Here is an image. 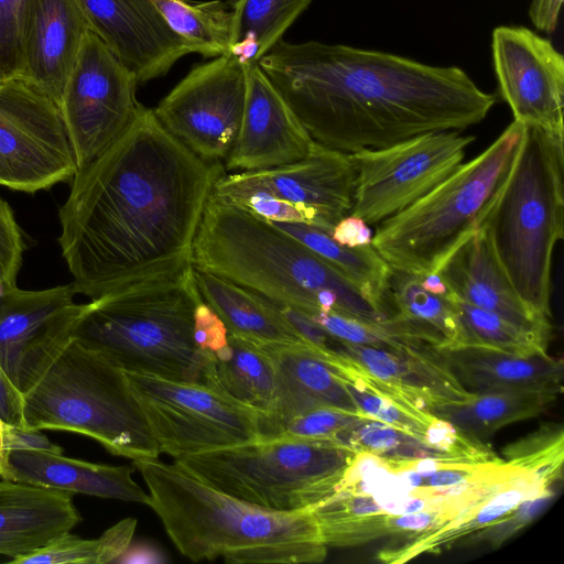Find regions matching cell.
I'll return each instance as SVG.
<instances>
[{
	"mask_svg": "<svg viewBox=\"0 0 564 564\" xmlns=\"http://www.w3.org/2000/svg\"><path fill=\"white\" fill-rule=\"evenodd\" d=\"M23 400L25 427L86 435L131 460L160 455L124 371L74 337Z\"/></svg>",
	"mask_w": 564,
	"mask_h": 564,
	"instance_id": "ba28073f",
	"label": "cell"
},
{
	"mask_svg": "<svg viewBox=\"0 0 564 564\" xmlns=\"http://www.w3.org/2000/svg\"><path fill=\"white\" fill-rule=\"evenodd\" d=\"M437 350L473 393L563 390V362L547 352L518 356L475 346Z\"/></svg>",
	"mask_w": 564,
	"mask_h": 564,
	"instance_id": "484cf974",
	"label": "cell"
},
{
	"mask_svg": "<svg viewBox=\"0 0 564 564\" xmlns=\"http://www.w3.org/2000/svg\"><path fill=\"white\" fill-rule=\"evenodd\" d=\"M124 373L160 454L176 460L261 437V413L214 388Z\"/></svg>",
	"mask_w": 564,
	"mask_h": 564,
	"instance_id": "30bf717a",
	"label": "cell"
},
{
	"mask_svg": "<svg viewBox=\"0 0 564 564\" xmlns=\"http://www.w3.org/2000/svg\"><path fill=\"white\" fill-rule=\"evenodd\" d=\"M339 445L354 453L367 452L391 459L433 458L457 462L402 431L367 417H360L352 424L343 434Z\"/></svg>",
	"mask_w": 564,
	"mask_h": 564,
	"instance_id": "8d00e7d4",
	"label": "cell"
},
{
	"mask_svg": "<svg viewBox=\"0 0 564 564\" xmlns=\"http://www.w3.org/2000/svg\"><path fill=\"white\" fill-rule=\"evenodd\" d=\"M438 274L447 292L550 341L551 318L535 313L519 296L481 228L452 254Z\"/></svg>",
	"mask_w": 564,
	"mask_h": 564,
	"instance_id": "603a6c76",
	"label": "cell"
},
{
	"mask_svg": "<svg viewBox=\"0 0 564 564\" xmlns=\"http://www.w3.org/2000/svg\"><path fill=\"white\" fill-rule=\"evenodd\" d=\"M6 422L0 417V478L10 479V473L7 463V451L3 444V432Z\"/></svg>",
	"mask_w": 564,
	"mask_h": 564,
	"instance_id": "816d5d0a",
	"label": "cell"
},
{
	"mask_svg": "<svg viewBox=\"0 0 564 564\" xmlns=\"http://www.w3.org/2000/svg\"><path fill=\"white\" fill-rule=\"evenodd\" d=\"M447 297L458 327L455 347H484L518 356L547 352L549 340L514 326L495 313L466 303L449 292Z\"/></svg>",
	"mask_w": 564,
	"mask_h": 564,
	"instance_id": "e575fe53",
	"label": "cell"
},
{
	"mask_svg": "<svg viewBox=\"0 0 564 564\" xmlns=\"http://www.w3.org/2000/svg\"><path fill=\"white\" fill-rule=\"evenodd\" d=\"M138 85L134 75L89 31L58 106L77 172L89 166L134 122L143 108L135 95Z\"/></svg>",
	"mask_w": 564,
	"mask_h": 564,
	"instance_id": "7c38bea8",
	"label": "cell"
},
{
	"mask_svg": "<svg viewBox=\"0 0 564 564\" xmlns=\"http://www.w3.org/2000/svg\"><path fill=\"white\" fill-rule=\"evenodd\" d=\"M90 30L144 84L191 51L151 0H78Z\"/></svg>",
	"mask_w": 564,
	"mask_h": 564,
	"instance_id": "d6986e66",
	"label": "cell"
},
{
	"mask_svg": "<svg viewBox=\"0 0 564 564\" xmlns=\"http://www.w3.org/2000/svg\"><path fill=\"white\" fill-rule=\"evenodd\" d=\"M355 454L328 442L276 436L187 455L174 463L248 503L292 512L332 496Z\"/></svg>",
	"mask_w": 564,
	"mask_h": 564,
	"instance_id": "9c48e42d",
	"label": "cell"
},
{
	"mask_svg": "<svg viewBox=\"0 0 564 564\" xmlns=\"http://www.w3.org/2000/svg\"><path fill=\"white\" fill-rule=\"evenodd\" d=\"M247 90L240 130L225 171H259L305 158L314 140L258 63L246 65Z\"/></svg>",
	"mask_w": 564,
	"mask_h": 564,
	"instance_id": "ffe728a7",
	"label": "cell"
},
{
	"mask_svg": "<svg viewBox=\"0 0 564 564\" xmlns=\"http://www.w3.org/2000/svg\"><path fill=\"white\" fill-rule=\"evenodd\" d=\"M273 224L299 239L343 274L383 319L391 316L388 289L391 268L371 245L350 248L335 241L332 231L314 225Z\"/></svg>",
	"mask_w": 564,
	"mask_h": 564,
	"instance_id": "f1b7e54d",
	"label": "cell"
},
{
	"mask_svg": "<svg viewBox=\"0 0 564 564\" xmlns=\"http://www.w3.org/2000/svg\"><path fill=\"white\" fill-rule=\"evenodd\" d=\"M192 264L276 305L383 321L343 274L299 239L213 193L194 240Z\"/></svg>",
	"mask_w": 564,
	"mask_h": 564,
	"instance_id": "277c9868",
	"label": "cell"
},
{
	"mask_svg": "<svg viewBox=\"0 0 564 564\" xmlns=\"http://www.w3.org/2000/svg\"><path fill=\"white\" fill-rule=\"evenodd\" d=\"M75 294L72 283L0 294V365L22 393L73 338L85 306Z\"/></svg>",
	"mask_w": 564,
	"mask_h": 564,
	"instance_id": "2e32d148",
	"label": "cell"
},
{
	"mask_svg": "<svg viewBox=\"0 0 564 564\" xmlns=\"http://www.w3.org/2000/svg\"><path fill=\"white\" fill-rule=\"evenodd\" d=\"M223 163L170 134L153 109L72 180L57 242L75 293L91 300L192 265L194 240Z\"/></svg>",
	"mask_w": 564,
	"mask_h": 564,
	"instance_id": "6da1fadb",
	"label": "cell"
},
{
	"mask_svg": "<svg viewBox=\"0 0 564 564\" xmlns=\"http://www.w3.org/2000/svg\"><path fill=\"white\" fill-rule=\"evenodd\" d=\"M0 417L7 424L25 427L23 393L14 386L1 365Z\"/></svg>",
	"mask_w": 564,
	"mask_h": 564,
	"instance_id": "bcb514c9",
	"label": "cell"
},
{
	"mask_svg": "<svg viewBox=\"0 0 564 564\" xmlns=\"http://www.w3.org/2000/svg\"><path fill=\"white\" fill-rule=\"evenodd\" d=\"M502 455L507 463L538 476L552 487L563 475V426L543 424L533 433L509 444Z\"/></svg>",
	"mask_w": 564,
	"mask_h": 564,
	"instance_id": "74e56055",
	"label": "cell"
},
{
	"mask_svg": "<svg viewBox=\"0 0 564 564\" xmlns=\"http://www.w3.org/2000/svg\"><path fill=\"white\" fill-rule=\"evenodd\" d=\"M24 248L13 210L0 198V294L17 286Z\"/></svg>",
	"mask_w": 564,
	"mask_h": 564,
	"instance_id": "7bdbcfd3",
	"label": "cell"
},
{
	"mask_svg": "<svg viewBox=\"0 0 564 564\" xmlns=\"http://www.w3.org/2000/svg\"><path fill=\"white\" fill-rule=\"evenodd\" d=\"M3 444L7 453L15 449L63 453V448L52 443L41 430L20 427L7 423L3 432Z\"/></svg>",
	"mask_w": 564,
	"mask_h": 564,
	"instance_id": "f6af8a7d",
	"label": "cell"
},
{
	"mask_svg": "<svg viewBox=\"0 0 564 564\" xmlns=\"http://www.w3.org/2000/svg\"><path fill=\"white\" fill-rule=\"evenodd\" d=\"M491 51L499 93L514 120L564 135V58L552 42L525 26L500 25Z\"/></svg>",
	"mask_w": 564,
	"mask_h": 564,
	"instance_id": "e0dca14e",
	"label": "cell"
},
{
	"mask_svg": "<svg viewBox=\"0 0 564 564\" xmlns=\"http://www.w3.org/2000/svg\"><path fill=\"white\" fill-rule=\"evenodd\" d=\"M76 172L58 106L20 77L1 82L0 186L34 194Z\"/></svg>",
	"mask_w": 564,
	"mask_h": 564,
	"instance_id": "4fadbf2b",
	"label": "cell"
},
{
	"mask_svg": "<svg viewBox=\"0 0 564 564\" xmlns=\"http://www.w3.org/2000/svg\"><path fill=\"white\" fill-rule=\"evenodd\" d=\"M232 10L228 55L242 65L258 63L313 0H227Z\"/></svg>",
	"mask_w": 564,
	"mask_h": 564,
	"instance_id": "4dcf8cb0",
	"label": "cell"
},
{
	"mask_svg": "<svg viewBox=\"0 0 564 564\" xmlns=\"http://www.w3.org/2000/svg\"><path fill=\"white\" fill-rule=\"evenodd\" d=\"M137 520L126 518L98 539H83L72 532L45 547L24 555L13 564H104L117 562L131 544Z\"/></svg>",
	"mask_w": 564,
	"mask_h": 564,
	"instance_id": "d590c367",
	"label": "cell"
},
{
	"mask_svg": "<svg viewBox=\"0 0 564 564\" xmlns=\"http://www.w3.org/2000/svg\"><path fill=\"white\" fill-rule=\"evenodd\" d=\"M563 140L523 124L512 165L480 225L519 296L547 318L553 251L564 235Z\"/></svg>",
	"mask_w": 564,
	"mask_h": 564,
	"instance_id": "8992f818",
	"label": "cell"
},
{
	"mask_svg": "<svg viewBox=\"0 0 564 564\" xmlns=\"http://www.w3.org/2000/svg\"><path fill=\"white\" fill-rule=\"evenodd\" d=\"M552 490L538 476L520 469L486 499L435 530L404 538L380 550L377 558L383 563H404L423 554H437L458 540L470 536L512 511L523 500Z\"/></svg>",
	"mask_w": 564,
	"mask_h": 564,
	"instance_id": "4316f807",
	"label": "cell"
},
{
	"mask_svg": "<svg viewBox=\"0 0 564 564\" xmlns=\"http://www.w3.org/2000/svg\"><path fill=\"white\" fill-rule=\"evenodd\" d=\"M392 316L424 334L436 349L455 347L457 322L447 297L424 290L420 276L391 268L388 279Z\"/></svg>",
	"mask_w": 564,
	"mask_h": 564,
	"instance_id": "d6a6232c",
	"label": "cell"
},
{
	"mask_svg": "<svg viewBox=\"0 0 564 564\" xmlns=\"http://www.w3.org/2000/svg\"><path fill=\"white\" fill-rule=\"evenodd\" d=\"M343 380L364 416L402 431L429 446L427 435L436 422L437 415L384 398L352 384L344 378Z\"/></svg>",
	"mask_w": 564,
	"mask_h": 564,
	"instance_id": "f35d334b",
	"label": "cell"
},
{
	"mask_svg": "<svg viewBox=\"0 0 564 564\" xmlns=\"http://www.w3.org/2000/svg\"><path fill=\"white\" fill-rule=\"evenodd\" d=\"M359 419L340 410L319 408L292 417L276 436L322 441L340 446L343 434Z\"/></svg>",
	"mask_w": 564,
	"mask_h": 564,
	"instance_id": "ab89813d",
	"label": "cell"
},
{
	"mask_svg": "<svg viewBox=\"0 0 564 564\" xmlns=\"http://www.w3.org/2000/svg\"><path fill=\"white\" fill-rule=\"evenodd\" d=\"M151 1L171 30L186 43L191 53H197L204 57H217L228 53L232 31V10L227 0Z\"/></svg>",
	"mask_w": 564,
	"mask_h": 564,
	"instance_id": "836d02e7",
	"label": "cell"
},
{
	"mask_svg": "<svg viewBox=\"0 0 564 564\" xmlns=\"http://www.w3.org/2000/svg\"><path fill=\"white\" fill-rule=\"evenodd\" d=\"M194 278L202 299L223 319L229 334L257 343H305L263 295L196 268Z\"/></svg>",
	"mask_w": 564,
	"mask_h": 564,
	"instance_id": "83f0119b",
	"label": "cell"
},
{
	"mask_svg": "<svg viewBox=\"0 0 564 564\" xmlns=\"http://www.w3.org/2000/svg\"><path fill=\"white\" fill-rule=\"evenodd\" d=\"M355 177L349 153L314 142L311 152L296 162L223 174L213 194L223 198L238 192H263L305 209L314 226L332 231L349 215Z\"/></svg>",
	"mask_w": 564,
	"mask_h": 564,
	"instance_id": "ac0fdd59",
	"label": "cell"
},
{
	"mask_svg": "<svg viewBox=\"0 0 564 564\" xmlns=\"http://www.w3.org/2000/svg\"><path fill=\"white\" fill-rule=\"evenodd\" d=\"M259 344L274 369L273 405L261 415V437H275L292 417L319 408L366 417L319 349L306 343Z\"/></svg>",
	"mask_w": 564,
	"mask_h": 564,
	"instance_id": "44dd1931",
	"label": "cell"
},
{
	"mask_svg": "<svg viewBox=\"0 0 564 564\" xmlns=\"http://www.w3.org/2000/svg\"><path fill=\"white\" fill-rule=\"evenodd\" d=\"M523 124L513 120L480 154L420 199L377 224L371 246L390 268L438 273L481 225L514 160Z\"/></svg>",
	"mask_w": 564,
	"mask_h": 564,
	"instance_id": "52a82bcc",
	"label": "cell"
},
{
	"mask_svg": "<svg viewBox=\"0 0 564 564\" xmlns=\"http://www.w3.org/2000/svg\"><path fill=\"white\" fill-rule=\"evenodd\" d=\"M200 300L192 264L86 303L73 337L126 372L206 384L212 359L194 338Z\"/></svg>",
	"mask_w": 564,
	"mask_h": 564,
	"instance_id": "5b68a950",
	"label": "cell"
},
{
	"mask_svg": "<svg viewBox=\"0 0 564 564\" xmlns=\"http://www.w3.org/2000/svg\"><path fill=\"white\" fill-rule=\"evenodd\" d=\"M313 140L345 153L482 121L496 96L457 66L283 40L258 62Z\"/></svg>",
	"mask_w": 564,
	"mask_h": 564,
	"instance_id": "7a4b0ae2",
	"label": "cell"
},
{
	"mask_svg": "<svg viewBox=\"0 0 564 564\" xmlns=\"http://www.w3.org/2000/svg\"><path fill=\"white\" fill-rule=\"evenodd\" d=\"M246 90V66L224 54L195 65L153 112L198 158L224 164L240 130Z\"/></svg>",
	"mask_w": 564,
	"mask_h": 564,
	"instance_id": "5bb4252c",
	"label": "cell"
},
{
	"mask_svg": "<svg viewBox=\"0 0 564 564\" xmlns=\"http://www.w3.org/2000/svg\"><path fill=\"white\" fill-rule=\"evenodd\" d=\"M80 521L74 494L0 479V555L9 563L72 532Z\"/></svg>",
	"mask_w": 564,
	"mask_h": 564,
	"instance_id": "cb8c5ba5",
	"label": "cell"
},
{
	"mask_svg": "<svg viewBox=\"0 0 564 564\" xmlns=\"http://www.w3.org/2000/svg\"><path fill=\"white\" fill-rule=\"evenodd\" d=\"M330 235L335 241L350 248L371 245L373 236L368 224L352 215L343 217Z\"/></svg>",
	"mask_w": 564,
	"mask_h": 564,
	"instance_id": "7dc6e473",
	"label": "cell"
},
{
	"mask_svg": "<svg viewBox=\"0 0 564 564\" xmlns=\"http://www.w3.org/2000/svg\"><path fill=\"white\" fill-rule=\"evenodd\" d=\"M323 357L348 382L432 413L474 395L432 347L384 349L338 341Z\"/></svg>",
	"mask_w": 564,
	"mask_h": 564,
	"instance_id": "9a60e30c",
	"label": "cell"
},
{
	"mask_svg": "<svg viewBox=\"0 0 564 564\" xmlns=\"http://www.w3.org/2000/svg\"><path fill=\"white\" fill-rule=\"evenodd\" d=\"M124 563H161L164 562L162 555L151 546H134L128 550L117 560Z\"/></svg>",
	"mask_w": 564,
	"mask_h": 564,
	"instance_id": "681fc988",
	"label": "cell"
},
{
	"mask_svg": "<svg viewBox=\"0 0 564 564\" xmlns=\"http://www.w3.org/2000/svg\"><path fill=\"white\" fill-rule=\"evenodd\" d=\"M228 335L223 319L202 299L194 313V338L199 350L212 359L227 344Z\"/></svg>",
	"mask_w": 564,
	"mask_h": 564,
	"instance_id": "ee69618b",
	"label": "cell"
},
{
	"mask_svg": "<svg viewBox=\"0 0 564 564\" xmlns=\"http://www.w3.org/2000/svg\"><path fill=\"white\" fill-rule=\"evenodd\" d=\"M474 140L443 130L349 153L356 172L349 215L377 225L406 208L462 164Z\"/></svg>",
	"mask_w": 564,
	"mask_h": 564,
	"instance_id": "8fae6325",
	"label": "cell"
},
{
	"mask_svg": "<svg viewBox=\"0 0 564 564\" xmlns=\"http://www.w3.org/2000/svg\"><path fill=\"white\" fill-rule=\"evenodd\" d=\"M28 0H0V83L19 77L21 35Z\"/></svg>",
	"mask_w": 564,
	"mask_h": 564,
	"instance_id": "b9f144b4",
	"label": "cell"
},
{
	"mask_svg": "<svg viewBox=\"0 0 564 564\" xmlns=\"http://www.w3.org/2000/svg\"><path fill=\"white\" fill-rule=\"evenodd\" d=\"M421 285L424 290L436 294L444 295L447 288L438 273H430L420 278Z\"/></svg>",
	"mask_w": 564,
	"mask_h": 564,
	"instance_id": "f907efd6",
	"label": "cell"
},
{
	"mask_svg": "<svg viewBox=\"0 0 564 564\" xmlns=\"http://www.w3.org/2000/svg\"><path fill=\"white\" fill-rule=\"evenodd\" d=\"M553 496V490H549L523 500L512 511L470 535L471 542L485 543L494 549L499 547L531 524L546 508Z\"/></svg>",
	"mask_w": 564,
	"mask_h": 564,
	"instance_id": "60d3db41",
	"label": "cell"
},
{
	"mask_svg": "<svg viewBox=\"0 0 564 564\" xmlns=\"http://www.w3.org/2000/svg\"><path fill=\"white\" fill-rule=\"evenodd\" d=\"M132 465L148 488L149 507L191 561L300 564L326 558L328 547L312 508L292 512L260 508L159 457L135 459Z\"/></svg>",
	"mask_w": 564,
	"mask_h": 564,
	"instance_id": "3957f363",
	"label": "cell"
},
{
	"mask_svg": "<svg viewBox=\"0 0 564 564\" xmlns=\"http://www.w3.org/2000/svg\"><path fill=\"white\" fill-rule=\"evenodd\" d=\"M10 479L46 488L149 506L150 496L132 478L135 467L96 464L47 451H9Z\"/></svg>",
	"mask_w": 564,
	"mask_h": 564,
	"instance_id": "d4e9b609",
	"label": "cell"
},
{
	"mask_svg": "<svg viewBox=\"0 0 564 564\" xmlns=\"http://www.w3.org/2000/svg\"><path fill=\"white\" fill-rule=\"evenodd\" d=\"M206 386L264 416L273 405V365L259 343L229 334L227 344L210 360Z\"/></svg>",
	"mask_w": 564,
	"mask_h": 564,
	"instance_id": "f546056e",
	"label": "cell"
},
{
	"mask_svg": "<svg viewBox=\"0 0 564 564\" xmlns=\"http://www.w3.org/2000/svg\"><path fill=\"white\" fill-rule=\"evenodd\" d=\"M563 0H531L529 17L532 24L544 33H553L558 24Z\"/></svg>",
	"mask_w": 564,
	"mask_h": 564,
	"instance_id": "c3c4849f",
	"label": "cell"
},
{
	"mask_svg": "<svg viewBox=\"0 0 564 564\" xmlns=\"http://www.w3.org/2000/svg\"><path fill=\"white\" fill-rule=\"evenodd\" d=\"M89 31L78 0H28L19 77L59 106Z\"/></svg>",
	"mask_w": 564,
	"mask_h": 564,
	"instance_id": "7402d4cb",
	"label": "cell"
},
{
	"mask_svg": "<svg viewBox=\"0 0 564 564\" xmlns=\"http://www.w3.org/2000/svg\"><path fill=\"white\" fill-rule=\"evenodd\" d=\"M561 393L554 390L474 393L466 402L445 405L433 413L465 434L479 438L540 415Z\"/></svg>",
	"mask_w": 564,
	"mask_h": 564,
	"instance_id": "1f68e13d",
	"label": "cell"
}]
</instances>
